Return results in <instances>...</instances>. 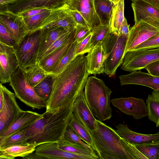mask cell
Segmentation results:
<instances>
[{"mask_svg":"<svg viewBox=\"0 0 159 159\" xmlns=\"http://www.w3.org/2000/svg\"><path fill=\"white\" fill-rule=\"evenodd\" d=\"M86 56H77L61 72L53 75L52 90L46 111L74 102L84 88L89 75Z\"/></svg>","mask_w":159,"mask_h":159,"instance_id":"1","label":"cell"},{"mask_svg":"<svg viewBox=\"0 0 159 159\" xmlns=\"http://www.w3.org/2000/svg\"><path fill=\"white\" fill-rule=\"evenodd\" d=\"M74 103L46 111L41 117L24 128L27 143L38 145L58 142L63 139L73 114Z\"/></svg>","mask_w":159,"mask_h":159,"instance_id":"2","label":"cell"},{"mask_svg":"<svg viewBox=\"0 0 159 159\" xmlns=\"http://www.w3.org/2000/svg\"><path fill=\"white\" fill-rule=\"evenodd\" d=\"M97 121V129L91 133L99 159H133L128 151V141L111 127L98 119Z\"/></svg>","mask_w":159,"mask_h":159,"instance_id":"3","label":"cell"},{"mask_svg":"<svg viewBox=\"0 0 159 159\" xmlns=\"http://www.w3.org/2000/svg\"><path fill=\"white\" fill-rule=\"evenodd\" d=\"M84 88L86 101L93 116L101 121L110 119L112 116L111 89L95 76L88 77Z\"/></svg>","mask_w":159,"mask_h":159,"instance_id":"4","label":"cell"},{"mask_svg":"<svg viewBox=\"0 0 159 159\" xmlns=\"http://www.w3.org/2000/svg\"><path fill=\"white\" fill-rule=\"evenodd\" d=\"M128 37L111 32L102 43L105 57L104 72L110 77L115 75L122 63Z\"/></svg>","mask_w":159,"mask_h":159,"instance_id":"5","label":"cell"},{"mask_svg":"<svg viewBox=\"0 0 159 159\" xmlns=\"http://www.w3.org/2000/svg\"><path fill=\"white\" fill-rule=\"evenodd\" d=\"M9 85L16 97L28 106L33 110L46 107V102L37 95L34 88L29 84L23 70L19 67L12 74Z\"/></svg>","mask_w":159,"mask_h":159,"instance_id":"6","label":"cell"},{"mask_svg":"<svg viewBox=\"0 0 159 159\" xmlns=\"http://www.w3.org/2000/svg\"><path fill=\"white\" fill-rule=\"evenodd\" d=\"M41 34V29L29 32L14 48L22 70L37 64Z\"/></svg>","mask_w":159,"mask_h":159,"instance_id":"7","label":"cell"},{"mask_svg":"<svg viewBox=\"0 0 159 159\" xmlns=\"http://www.w3.org/2000/svg\"><path fill=\"white\" fill-rule=\"evenodd\" d=\"M159 59V48L128 51L124 56L120 68L129 72L139 70Z\"/></svg>","mask_w":159,"mask_h":159,"instance_id":"8","label":"cell"},{"mask_svg":"<svg viewBox=\"0 0 159 159\" xmlns=\"http://www.w3.org/2000/svg\"><path fill=\"white\" fill-rule=\"evenodd\" d=\"M4 102L0 109V135L9 127L21 110L16 99L15 94L0 83Z\"/></svg>","mask_w":159,"mask_h":159,"instance_id":"9","label":"cell"},{"mask_svg":"<svg viewBox=\"0 0 159 159\" xmlns=\"http://www.w3.org/2000/svg\"><path fill=\"white\" fill-rule=\"evenodd\" d=\"M18 67L14 48L0 42V83H10L12 74Z\"/></svg>","mask_w":159,"mask_h":159,"instance_id":"10","label":"cell"},{"mask_svg":"<svg viewBox=\"0 0 159 159\" xmlns=\"http://www.w3.org/2000/svg\"><path fill=\"white\" fill-rule=\"evenodd\" d=\"M112 105L124 114L140 119L148 115L146 103L143 99L133 97H121L111 100Z\"/></svg>","mask_w":159,"mask_h":159,"instance_id":"11","label":"cell"},{"mask_svg":"<svg viewBox=\"0 0 159 159\" xmlns=\"http://www.w3.org/2000/svg\"><path fill=\"white\" fill-rule=\"evenodd\" d=\"M0 23L11 34L17 45L30 32L24 17L9 10L0 12Z\"/></svg>","mask_w":159,"mask_h":159,"instance_id":"12","label":"cell"},{"mask_svg":"<svg viewBox=\"0 0 159 159\" xmlns=\"http://www.w3.org/2000/svg\"><path fill=\"white\" fill-rule=\"evenodd\" d=\"M159 34V29L143 21L135 23L130 30L125 53L152 36Z\"/></svg>","mask_w":159,"mask_h":159,"instance_id":"13","label":"cell"},{"mask_svg":"<svg viewBox=\"0 0 159 159\" xmlns=\"http://www.w3.org/2000/svg\"><path fill=\"white\" fill-rule=\"evenodd\" d=\"M34 153L42 159H97L98 157L82 155L69 152L60 148L58 142L44 143L38 145Z\"/></svg>","mask_w":159,"mask_h":159,"instance_id":"14","label":"cell"},{"mask_svg":"<svg viewBox=\"0 0 159 159\" xmlns=\"http://www.w3.org/2000/svg\"><path fill=\"white\" fill-rule=\"evenodd\" d=\"M65 5L67 9L79 12L92 30L101 24L95 10L94 0H66Z\"/></svg>","mask_w":159,"mask_h":159,"instance_id":"15","label":"cell"},{"mask_svg":"<svg viewBox=\"0 0 159 159\" xmlns=\"http://www.w3.org/2000/svg\"><path fill=\"white\" fill-rule=\"evenodd\" d=\"M135 23L143 21L159 29V9L143 0L132 3Z\"/></svg>","mask_w":159,"mask_h":159,"instance_id":"16","label":"cell"},{"mask_svg":"<svg viewBox=\"0 0 159 159\" xmlns=\"http://www.w3.org/2000/svg\"><path fill=\"white\" fill-rule=\"evenodd\" d=\"M66 0H19L10 5L8 10L18 14L29 10L38 8H44L53 10L64 6Z\"/></svg>","mask_w":159,"mask_h":159,"instance_id":"17","label":"cell"},{"mask_svg":"<svg viewBox=\"0 0 159 159\" xmlns=\"http://www.w3.org/2000/svg\"><path fill=\"white\" fill-rule=\"evenodd\" d=\"M116 127L118 134L134 145L159 143V131L152 134H143L131 130L127 124H119Z\"/></svg>","mask_w":159,"mask_h":159,"instance_id":"18","label":"cell"},{"mask_svg":"<svg viewBox=\"0 0 159 159\" xmlns=\"http://www.w3.org/2000/svg\"><path fill=\"white\" fill-rule=\"evenodd\" d=\"M139 70L119 76L120 85H139L159 91V77L154 76L148 73L142 72L140 70Z\"/></svg>","mask_w":159,"mask_h":159,"instance_id":"19","label":"cell"},{"mask_svg":"<svg viewBox=\"0 0 159 159\" xmlns=\"http://www.w3.org/2000/svg\"><path fill=\"white\" fill-rule=\"evenodd\" d=\"M73 113L78 116L91 132L96 129L97 127V119L87 104L83 90L74 102Z\"/></svg>","mask_w":159,"mask_h":159,"instance_id":"20","label":"cell"},{"mask_svg":"<svg viewBox=\"0 0 159 159\" xmlns=\"http://www.w3.org/2000/svg\"><path fill=\"white\" fill-rule=\"evenodd\" d=\"M42 114L30 111L21 110L9 127L0 135V142L10 135L24 129L41 117Z\"/></svg>","mask_w":159,"mask_h":159,"instance_id":"21","label":"cell"},{"mask_svg":"<svg viewBox=\"0 0 159 159\" xmlns=\"http://www.w3.org/2000/svg\"><path fill=\"white\" fill-rule=\"evenodd\" d=\"M75 29L67 41L61 47L43 57L38 63L48 74H51L74 40Z\"/></svg>","mask_w":159,"mask_h":159,"instance_id":"22","label":"cell"},{"mask_svg":"<svg viewBox=\"0 0 159 159\" xmlns=\"http://www.w3.org/2000/svg\"><path fill=\"white\" fill-rule=\"evenodd\" d=\"M102 42H99L86 56L89 74L95 75L104 72L105 57Z\"/></svg>","mask_w":159,"mask_h":159,"instance_id":"23","label":"cell"},{"mask_svg":"<svg viewBox=\"0 0 159 159\" xmlns=\"http://www.w3.org/2000/svg\"><path fill=\"white\" fill-rule=\"evenodd\" d=\"M41 29L42 34L37 58V64L43 54L53 43L62 34L70 31L66 30L61 27L50 25H46Z\"/></svg>","mask_w":159,"mask_h":159,"instance_id":"24","label":"cell"},{"mask_svg":"<svg viewBox=\"0 0 159 159\" xmlns=\"http://www.w3.org/2000/svg\"><path fill=\"white\" fill-rule=\"evenodd\" d=\"M37 146L36 144L29 143L0 148V159H14L18 157L23 158L34 152Z\"/></svg>","mask_w":159,"mask_h":159,"instance_id":"25","label":"cell"},{"mask_svg":"<svg viewBox=\"0 0 159 159\" xmlns=\"http://www.w3.org/2000/svg\"><path fill=\"white\" fill-rule=\"evenodd\" d=\"M69 125L84 142L91 147L95 152V148L91 132L73 112Z\"/></svg>","mask_w":159,"mask_h":159,"instance_id":"26","label":"cell"},{"mask_svg":"<svg viewBox=\"0 0 159 159\" xmlns=\"http://www.w3.org/2000/svg\"><path fill=\"white\" fill-rule=\"evenodd\" d=\"M94 5L101 25H109L115 5L113 2L109 0H94Z\"/></svg>","mask_w":159,"mask_h":159,"instance_id":"27","label":"cell"},{"mask_svg":"<svg viewBox=\"0 0 159 159\" xmlns=\"http://www.w3.org/2000/svg\"><path fill=\"white\" fill-rule=\"evenodd\" d=\"M148 119L159 126V91L153 90L146 100Z\"/></svg>","mask_w":159,"mask_h":159,"instance_id":"28","label":"cell"},{"mask_svg":"<svg viewBox=\"0 0 159 159\" xmlns=\"http://www.w3.org/2000/svg\"><path fill=\"white\" fill-rule=\"evenodd\" d=\"M124 0H119L113 7L109 24L111 32L120 35V30L125 18Z\"/></svg>","mask_w":159,"mask_h":159,"instance_id":"29","label":"cell"},{"mask_svg":"<svg viewBox=\"0 0 159 159\" xmlns=\"http://www.w3.org/2000/svg\"><path fill=\"white\" fill-rule=\"evenodd\" d=\"M23 70L27 81L34 88L51 74L46 72L38 64L27 67Z\"/></svg>","mask_w":159,"mask_h":159,"instance_id":"30","label":"cell"},{"mask_svg":"<svg viewBox=\"0 0 159 159\" xmlns=\"http://www.w3.org/2000/svg\"><path fill=\"white\" fill-rule=\"evenodd\" d=\"M58 142L59 148L64 151L80 155L98 157L96 153L87 149L80 143L70 142L64 138Z\"/></svg>","mask_w":159,"mask_h":159,"instance_id":"31","label":"cell"},{"mask_svg":"<svg viewBox=\"0 0 159 159\" xmlns=\"http://www.w3.org/2000/svg\"><path fill=\"white\" fill-rule=\"evenodd\" d=\"M54 10H48L30 17L24 18L30 32L40 29Z\"/></svg>","mask_w":159,"mask_h":159,"instance_id":"32","label":"cell"},{"mask_svg":"<svg viewBox=\"0 0 159 159\" xmlns=\"http://www.w3.org/2000/svg\"><path fill=\"white\" fill-rule=\"evenodd\" d=\"M53 83V75L50 74L34 87L37 95L46 103L51 95Z\"/></svg>","mask_w":159,"mask_h":159,"instance_id":"33","label":"cell"},{"mask_svg":"<svg viewBox=\"0 0 159 159\" xmlns=\"http://www.w3.org/2000/svg\"><path fill=\"white\" fill-rule=\"evenodd\" d=\"M79 43L76 41L74 40L51 74L56 75L61 72L77 56L76 52Z\"/></svg>","mask_w":159,"mask_h":159,"instance_id":"34","label":"cell"},{"mask_svg":"<svg viewBox=\"0 0 159 159\" xmlns=\"http://www.w3.org/2000/svg\"><path fill=\"white\" fill-rule=\"evenodd\" d=\"M27 138L24 129L17 131L0 142V148L17 145H24L27 143Z\"/></svg>","mask_w":159,"mask_h":159,"instance_id":"35","label":"cell"},{"mask_svg":"<svg viewBox=\"0 0 159 159\" xmlns=\"http://www.w3.org/2000/svg\"><path fill=\"white\" fill-rule=\"evenodd\" d=\"M91 41V49L99 42H103L111 34L109 25H100L92 30Z\"/></svg>","mask_w":159,"mask_h":159,"instance_id":"36","label":"cell"},{"mask_svg":"<svg viewBox=\"0 0 159 159\" xmlns=\"http://www.w3.org/2000/svg\"><path fill=\"white\" fill-rule=\"evenodd\" d=\"M66 8L58 19L46 25L61 27L67 30L75 29L77 24L72 16L67 11Z\"/></svg>","mask_w":159,"mask_h":159,"instance_id":"37","label":"cell"},{"mask_svg":"<svg viewBox=\"0 0 159 159\" xmlns=\"http://www.w3.org/2000/svg\"><path fill=\"white\" fill-rule=\"evenodd\" d=\"M134 145L147 159H158L159 143Z\"/></svg>","mask_w":159,"mask_h":159,"instance_id":"38","label":"cell"},{"mask_svg":"<svg viewBox=\"0 0 159 159\" xmlns=\"http://www.w3.org/2000/svg\"><path fill=\"white\" fill-rule=\"evenodd\" d=\"M75 29V28L73 30L67 31L59 37L43 54L39 62L43 57L60 48L65 43Z\"/></svg>","mask_w":159,"mask_h":159,"instance_id":"39","label":"cell"},{"mask_svg":"<svg viewBox=\"0 0 159 159\" xmlns=\"http://www.w3.org/2000/svg\"><path fill=\"white\" fill-rule=\"evenodd\" d=\"M64 138L70 142L80 143L87 149L96 153L92 148L84 142L69 125L65 132Z\"/></svg>","mask_w":159,"mask_h":159,"instance_id":"40","label":"cell"},{"mask_svg":"<svg viewBox=\"0 0 159 159\" xmlns=\"http://www.w3.org/2000/svg\"><path fill=\"white\" fill-rule=\"evenodd\" d=\"M0 42L15 48L17 43L14 37L0 23Z\"/></svg>","mask_w":159,"mask_h":159,"instance_id":"41","label":"cell"},{"mask_svg":"<svg viewBox=\"0 0 159 159\" xmlns=\"http://www.w3.org/2000/svg\"><path fill=\"white\" fill-rule=\"evenodd\" d=\"M159 48V34L154 35L135 47L132 50H145Z\"/></svg>","mask_w":159,"mask_h":159,"instance_id":"42","label":"cell"},{"mask_svg":"<svg viewBox=\"0 0 159 159\" xmlns=\"http://www.w3.org/2000/svg\"><path fill=\"white\" fill-rule=\"evenodd\" d=\"M91 29L89 27L77 24L75 27L74 40L80 43L92 32Z\"/></svg>","mask_w":159,"mask_h":159,"instance_id":"43","label":"cell"},{"mask_svg":"<svg viewBox=\"0 0 159 159\" xmlns=\"http://www.w3.org/2000/svg\"><path fill=\"white\" fill-rule=\"evenodd\" d=\"M92 35V33L91 32L84 39L79 43L76 52L77 56L84 54L91 50V41Z\"/></svg>","mask_w":159,"mask_h":159,"instance_id":"44","label":"cell"},{"mask_svg":"<svg viewBox=\"0 0 159 159\" xmlns=\"http://www.w3.org/2000/svg\"><path fill=\"white\" fill-rule=\"evenodd\" d=\"M66 11L72 16L77 24L89 27L86 20L79 12L76 11L69 9L67 8Z\"/></svg>","mask_w":159,"mask_h":159,"instance_id":"45","label":"cell"},{"mask_svg":"<svg viewBox=\"0 0 159 159\" xmlns=\"http://www.w3.org/2000/svg\"><path fill=\"white\" fill-rule=\"evenodd\" d=\"M145 69L151 75L159 77V59L148 64Z\"/></svg>","mask_w":159,"mask_h":159,"instance_id":"46","label":"cell"},{"mask_svg":"<svg viewBox=\"0 0 159 159\" xmlns=\"http://www.w3.org/2000/svg\"><path fill=\"white\" fill-rule=\"evenodd\" d=\"M50 9L44 8H35L25 11L18 15L22 16L24 18L28 17L44 12Z\"/></svg>","mask_w":159,"mask_h":159,"instance_id":"47","label":"cell"},{"mask_svg":"<svg viewBox=\"0 0 159 159\" xmlns=\"http://www.w3.org/2000/svg\"><path fill=\"white\" fill-rule=\"evenodd\" d=\"M129 26V25L128 24L126 19L125 17L120 27V35H124L129 37L130 32Z\"/></svg>","mask_w":159,"mask_h":159,"instance_id":"48","label":"cell"},{"mask_svg":"<svg viewBox=\"0 0 159 159\" xmlns=\"http://www.w3.org/2000/svg\"><path fill=\"white\" fill-rule=\"evenodd\" d=\"M19 0H0V5L9 6L14 4Z\"/></svg>","mask_w":159,"mask_h":159,"instance_id":"49","label":"cell"},{"mask_svg":"<svg viewBox=\"0 0 159 159\" xmlns=\"http://www.w3.org/2000/svg\"><path fill=\"white\" fill-rule=\"evenodd\" d=\"M159 9V0H143Z\"/></svg>","mask_w":159,"mask_h":159,"instance_id":"50","label":"cell"},{"mask_svg":"<svg viewBox=\"0 0 159 159\" xmlns=\"http://www.w3.org/2000/svg\"><path fill=\"white\" fill-rule=\"evenodd\" d=\"M4 102V98L2 90L0 89V109L2 107Z\"/></svg>","mask_w":159,"mask_h":159,"instance_id":"51","label":"cell"},{"mask_svg":"<svg viewBox=\"0 0 159 159\" xmlns=\"http://www.w3.org/2000/svg\"><path fill=\"white\" fill-rule=\"evenodd\" d=\"M119 1V0H115V2L114 3V4H115L116 3H117Z\"/></svg>","mask_w":159,"mask_h":159,"instance_id":"52","label":"cell"},{"mask_svg":"<svg viewBox=\"0 0 159 159\" xmlns=\"http://www.w3.org/2000/svg\"><path fill=\"white\" fill-rule=\"evenodd\" d=\"M138 0H131L133 3L134 2Z\"/></svg>","mask_w":159,"mask_h":159,"instance_id":"53","label":"cell"},{"mask_svg":"<svg viewBox=\"0 0 159 159\" xmlns=\"http://www.w3.org/2000/svg\"><path fill=\"white\" fill-rule=\"evenodd\" d=\"M110 0V1H112V2H113V3H114L115 1V0Z\"/></svg>","mask_w":159,"mask_h":159,"instance_id":"54","label":"cell"},{"mask_svg":"<svg viewBox=\"0 0 159 159\" xmlns=\"http://www.w3.org/2000/svg\"><path fill=\"white\" fill-rule=\"evenodd\" d=\"M158 159H159V157H158Z\"/></svg>","mask_w":159,"mask_h":159,"instance_id":"55","label":"cell"}]
</instances>
